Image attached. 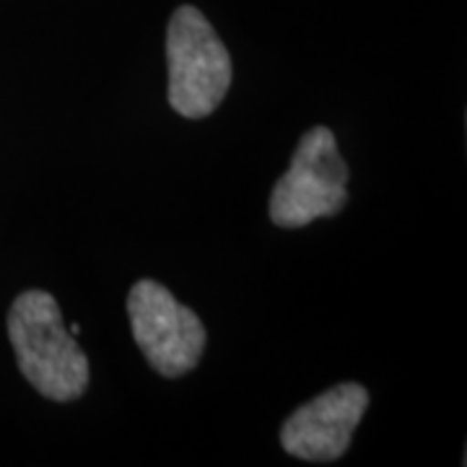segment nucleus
<instances>
[{"instance_id": "nucleus-6", "label": "nucleus", "mask_w": 467, "mask_h": 467, "mask_svg": "<svg viewBox=\"0 0 467 467\" xmlns=\"http://www.w3.org/2000/svg\"><path fill=\"white\" fill-rule=\"evenodd\" d=\"M67 330H70V335H78V333H81V327H78V325H70Z\"/></svg>"}, {"instance_id": "nucleus-4", "label": "nucleus", "mask_w": 467, "mask_h": 467, "mask_svg": "<svg viewBox=\"0 0 467 467\" xmlns=\"http://www.w3.org/2000/svg\"><path fill=\"white\" fill-rule=\"evenodd\" d=\"M128 315L135 343L156 374L177 379L198 367L208 340L205 325L167 285L138 281L128 296Z\"/></svg>"}, {"instance_id": "nucleus-3", "label": "nucleus", "mask_w": 467, "mask_h": 467, "mask_svg": "<svg viewBox=\"0 0 467 467\" xmlns=\"http://www.w3.org/2000/svg\"><path fill=\"white\" fill-rule=\"evenodd\" d=\"M348 164L333 130L322 125L306 130L270 192V221L281 229H301L317 218L337 216L348 202Z\"/></svg>"}, {"instance_id": "nucleus-2", "label": "nucleus", "mask_w": 467, "mask_h": 467, "mask_svg": "<svg viewBox=\"0 0 467 467\" xmlns=\"http://www.w3.org/2000/svg\"><path fill=\"white\" fill-rule=\"evenodd\" d=\"M169 104L177 115H213L232 86V57L195 5H180L167 29Z\"/></svg>"}, {"instance_id": "nucleus-1", "label": "nucleus", "mask_w": 467, "mask_h": 467, "mask_svg": "<svg viewBox=\"0 0 467 467\" xmlns=\"http://www.w3.org/2000/svg\"><path fill=\"white\" fill-rule=\"evenodd\" d=\"M16 364L34 389L55 402L78 400L88 387V358L47 291H24L8 312Z\"/></svg>"}, {"instance_id": "nucleus-5", "label": "nucleus", "mask_w": 467, "mask_h": 467, "mask_svg": "<svg viewBox=\"0 0 467 467\" xmlns=\"http://www.w3.org/2000/svg\"><path fill=\"white\" fill-rule=\"evenodd\" d=\"M368 408L367 387L356 382L333 389L296 408L281 429L284 450L304 462H335L350 447L353 431Z\"/></svg>"}]
</instances>
